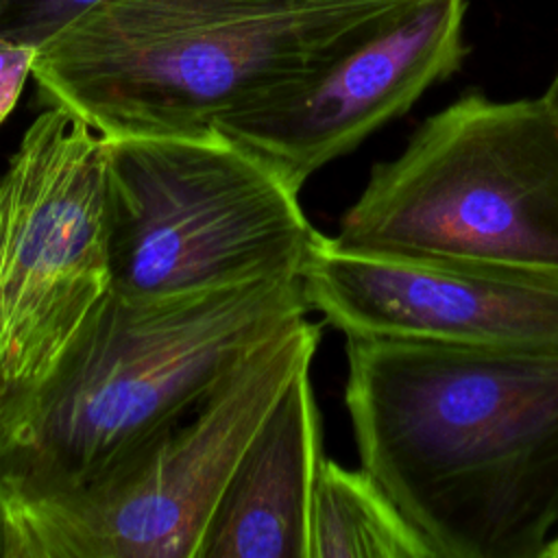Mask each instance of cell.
<instances>
[{"mask_svg": "<svg viewBox=\"0 0 558 558\" xmlns=\"http://www.w3.org/2000/svg\"><path fill=\"white\" fill-rule=\"evenodd\" d=\"M464 13L466 0H403L214 126L301 192L314 172L460 70Z\"/></svg>", "mask_w": 558, "mask_h": 558, "instance_id": "ba28073f", "label": "cell"}, {"mask_svg": "<svg viewBox=\"0 0 558 558\" xmlns=\"http://www.w3.org/2000/svg\"><path fill=\"white\" fill-rule=\"evenodd\" d=\"M310 558H434L388 493L360 466L323 460L310 512Z\"/></svg>", "mask_w": 558, "mask_h": 558, "instance_id": "8fae6325", "label": "cell"}, {"mask_svg": "<svg viewBox=\"0 0 558 558\" xmlns=\"http://www.w3.org/2000/svg\"><path fill=\"white\" fill-rule=\"evenodd\" d=\"M310 310L347 338L473 349H558V270L373 253L320 233L303 270Z\"/></svg>", "mask_w": 558, "mask_h": 558, "instance_id": "9c48e42d", "label": "cell"}, {"mask_svg": "<svg viewBox=\"0 0 558 558\" xmlns=\"http://www.w3.org/2000/svg\"><path fill=\"white\" fill-rule=\"evenodd\" d=\"M541 558H558V527H556L554 536L549 538L547 547L543 549V556H541Z\"/></svg>", "mask_w": 558, "mask_h": 558, "instance_id": "2e32d148", "label": "cell"}, {"mask_svg": "<svg viewBox=\"0 0 558 558\" xmlns=\"http://www.w3.org/2000/svg\"><path fill=\"white\" fill-rule=\"evenodd\" d=\"M100 2L105 0H0V31L39 50Z\"/></svg>", "mask_w": 558, "mask_h": 558, "instance_id": "7c38bea8", "label": "cell"}, {"mask_svg": "<svg viewBox=\"0 0 558 558\" xmlns=\"http://www.w3.org/2000/svg\"><path fill=\"white\" fill-rule=\"evenodd\" d=\"M0 558H9V510L0 482Z\"/></svg>", "mask_w": 558, "mask_h": 558, "instance_id": "5bb4252c", "label": "cell"}, {"mask_svg": "<svg viewBox=\"0 0 558 558\" xmlns=\"http://www.w3.org/2000/svg\"><path fill=\"white\" fill-rule=\"evenodd\" d=\"M102 135L46 107L0 170V405L37 384L109 290Z\"/></svg>", "mask_w": 558, "mask_h": 558, "instance_id": "52a82bcc", "label": "cell"}, {"mask_svg": "<svg viewBox=\"0 0 558 558\" xmlns=\"http://www.w3.org/2000/svg\"><path fill=\"white\" fill-rule=\"evenodd\" d=\"M360 466L434 558H541L558 527V349L347 338Z\"/></svg>", "mask_w": 558, "mask_h": 558, "instance_id": "6da1fadb", "label": "cell"}, {"mask_svg": "<svg viewBox=\"0 0 558 558\" xmlns=\"http://www.w3.org/2000/svg\"><path fill=\"white\" fill-rule=\"evenodd\" d=\"M318 342L320 325L299 318L83 486L7 506L9 558H198L235 462Z\"/></svg>", "mask_w": 558, "mask_h": 558, "instance_id": "8992f818", "label": "cell"}, {"mask_svg": "<svg viewBox=\"0 0 558 558\" xmlns=\"http://www.w3.org/2000/svg\"><path fill=\"white\" fill-rule=\"evenodd\" d=\"M543 100L547 102V107L551 109V113L558 118V70H556V74H554V78H551L549 87L545 89Z\"/></svg>", "mask_w": 558, "mask_h": 558, "instance_id": "9a60e30c", "label": "cell"}, {"mask_svg": "<svg viewBox=\"0 0 558 558\" xmlns=\"http://www.w3.org/2000/svg\"><path fill=\"white\" fill-rule=\"evenodd\" d=\"M347 2H371V0H347Z\"/></svg>", "mask_w": 558, "mask_h": 558, "instance_id": "e0dca14e", "label": "cell"}, {"mask_svg": "<svg viewBox=\"0 0 558 558\" xmlns=\"http://www.w3.org/2000/svg\"><path fill=\"white\" fill-rule=\"evenodd\" d=\"M303 368L266 414L207 523L198 558H310L323 421Z\"/></svg>", "mask_w": 558, "mask_h": 558, "instance_id": "30bf717a", "label": "cell"}, {"mask_svg": "<svg viewBox=\"0 0 558 558\" xmlns=\"http://www.w3.org/2000/svg\"><path fill=\"white\" fill-rule=\"evenodd\" d=\"M307 312L301 279L163 299L107 290L46 375L0 405L7 506L83 486Z\"/></svg>", "mask_w": 558, "mask_h": 558, "instance_id": "7a4b0ae2", "label": "cell"}, {"mask_svg": "<svg viewBox=\"0 0 558 558\" xmlns=\"http://www.w3.org/2000/svg\"><path fill=\"white\" fill-rule=\"evenodd\" d=\"M340 246L558 270V118L466 92L371 168Z\"/></svg>", "mask_w": 558, "mask_h": 558, "instance_id": "5b68a950", "label": "cell"}, {"mask_svg": "<svg viewBox=\"0 0 558 558\" xmlns=\"http://www.w3.org/2000/svg\"><path fill=\"white\" fill-rule=\"evenodd\" d=\"M109 290L163 299L301 279L320 235L275 168L216 126L102 137Z\"/></svg>", "mask_w": 558, "mask_h": 558, "instance_id": "277c9868", "label": "cell"}, {"mask_svg": "<svg viewBox=\"0 0 558 558\" xmlns=\"http://www.w3.org/2000/svg\"><path fill=\"white\" fill-rule=\"evenodd\" d=\"M403 0H105L37 50L33 81L102 137L196 133Z\"/></svg>", "mask_w": 558, "mask_h": 558, "instance_id": "3957f363", "label": "cell"}, {"mask_svg": "<svg viewBox=\"0 0 558 558\" xmlns=\"http://www.w3.org/2000/svg\"><path fill=\"white\" fill-rule=\"evenodd\" d=\"M37 48L9 39L0 31V126L13 113L24 85L33 78Z\"/></svg>", "mask_w": 558, "mask_h": 558, "instance_id": "4fadbf2b", "label": "cell"}]
</instances>
